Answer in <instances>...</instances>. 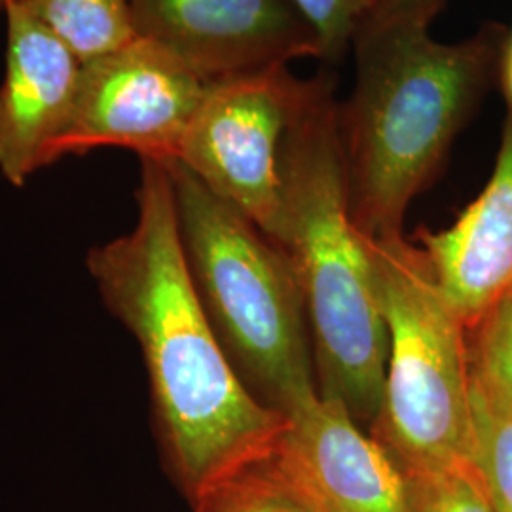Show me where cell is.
Returning a JSON list of instances; mask_svg holds the SVG:
<instances>
[{
	"label": "cell",
	"instance_id": "6",
	"mask_svg": "<svg viewBox=\"0 0 512 512\" xmlns=\"http://www.w3.org/2000/svg\"><path fill=\"white\" fill-rule=\"evenodd\" d=\"M319 73L289 65L211 82L175 162L275 241L283 215V152Z\"/></svg>",
	"mask_w": 512,
	"mask_h": 512
},
{
	"label": "cell",
	"instance_id": "17",
	"mask_svg": "<svg viewBox=\"0 0 512 512\" xmlns=\"http://www.w3.org/2000/svg\"><path fill=\"white\" fill-rule=\"evenodd\" d=\"M300 14L310 21L317 33L323 63L332 67L342 61L359 27L361 19L376 4V0H293Z\"/></svg>",
	"mask_w": 512,
	"mask_h": 512
},
{
	"label": "cell",
	"instance_id": "12",
	"mask_svg": "<svg viewBox=\"0 0 512 512\" xmlns=\"http://www.w3.org/2000/svg\"><path fill=\"white\" fill-rule=\"evenodd\" d=\"M82 63L137 38L129 0H16ZM14 4V2H12Z\"/></svg>",
	"mask_w": 512,
	"mask_h": 512
},
{
	"label": "cell",
	"instance_id": "14",
	"mask_svg": "<svg viewBox=\"0 0 512 512\" xmlns=\"http://www.w3.org/2000/svg\"><path fill=\"white\" fill-rule=\"evenodd\" d=\"M473 389L512 410V285L467 329Z\"/></svg>",
	"mask_w": 512,
	"mask_h": 512
},
{
	"label": "cell",
	"instance_id": "16",
	"mask_svg": "<svg viewBox=\"0 0 512 512\" xmlns=\"http://www.w3.org/2000/svg\"><path fill=\"white\" fill-rule=\"evenodd\" d=\"M475 452L495 512H512V410L497 406L473 389Z\"/></svg>",
	"mask_w": 512,
	"mask_h": 512
},
{
	"label": "cell",
	"instance_id": "5",
	"mask_svg": "<svg viewBox=\"0 0 512 512\" xmlns=\"http://www.w3.org/2000/svg\"><path fill=\"white\" fill-rule=\"evenodd\" d=\"M389 336L384 397L370 435L404 471L473 459L467 329L420 245L368 239Z\"/></svg>",
	"mask_w": 512,
	"mask_h": 512
},
{
	"label": "cell",
	"instance_id": "7",
	"mask_svg": "<svg viewBox=\"0 0 512 512\" xmlns=\"http://www.w3.org/2000/svg\"><path fill=\"white\" fill-rule=\"evenodd\" d=\"M209 84L181 57L143 37L82 63L73 112L50 164L101 147L128 148L141 160H177Z\"/></svg>",
	"mask_w": 512,
	"mask_h": 512
},
{
	"label": "cell",
	"instance_id": "8",
	"mask_svg": "<svg viewBox=\"0 0 512 512\" xmlns=\"http://www.w3.org/2000/svg\"><path fill=\"white\" fill-rule=\"evenodd\" d=\"M137 37L181 57L205 80L296 59H323L310 21L293 0H129Z\"/></svg>",
	"mask_w": 512,
	"mask_h": 512
},
{
	"label": "cell",
	"instance_id": "18",
	"mask_svg": "<svg viewBox=\"0 0 512 512\" xmlns=\"http://www.w3.org/2000/svg\"><path fill=\"white\" fill-rule=\"evenodd\" d=\"M497 82L507 103V114L512 116V29H507V35L501 46L499 54V67H497Z\"/></svg>",
	"mask_w": 512,
	"mask_h": 512
},
{
	"label": "cell",
	"instance_id": "19",
	"mask_svg": "<svg viewBox=\"0 0 512 512\" xmlns=\"http://www.w3.org/2000/svg\"><path fill=\"white\" fill-rule=\"evenodd\" d=\"M12 2H16V0H0V8H2V10H6Z\"/></svg>",
	"mask_w": 512,
	"mask_h": 512
},
{
	"label": "cell",
	"instance_id": "9",
	"mask_svg": "<svg viewBox=\"0 0 512 512\" xmlns=\"http://www.w3.org/2000/svg\"><path fill=\"white\" fill-rule=\"evenodd\" d=\"M272 454L315 512H406L401 463L338 399L319 395L287 416Z\"/></svg>",
	"mask_w": 512,
	"mask_h": 512
},
{
	"label": "cell",
	"instance_id": "10",
	"mask_svg": "<svg viewBox=\"0 0 512 512\" xmlns=\"http://www.w3.org/2000/svg\"><path fill=\"white\" fill-rule=\"evenodd\" d=\"M6 73L0 86V175L14 186L50 165L67 128L82 61L18 2L6 10Z\"/></svg>",
	"mask_w": 512,
	"mask_h": 512
},
{
	"label": "cell",
	"instance_id": "15",
	"mask_svg": "<svg viewBox=\"0 0 512 512\" xmlns=\"http://www.w3.org/2000/svg\"><path fill=\"white\" fill-rule=\"evenodd\" d=\"M404 473L406 512H495L473 459Z\"/></svg>",
	"mask_w": 512,
	"mask_h": 512
},
{
	"label": "cell",
	"instance_id": "4",
	"mask_svg": "<svg viewBox=\"0 0 512 512\" xmlns=\"http://www.w3.org/2000/svg\"><path fill=\"white\" fill-rule=\"evenodd\" d=\"M164 164L188 272L220 346L258 403L291 416L319 397L308 311L291 260L183 164Z\"/></svg>",
	"mask_w": 512,
	"mask_h": 512
},
{
	"label": "cell",
	"instance_id": "13",
	"mask_svg": "<svg viewBox=\"0 0 512 512\" xmlns=\"http://www.w3.org/2000/svg\"><path fill=\"white\" fill-rule=\"evenodd\" d=\"M190 505L194 512H315L281 471L272 448L211 482Z\"/></svg>",
	"mask_w": 512,
	"mask_h": 512
},
{
	"label": "cell",
	"instance_id": "2",
	"mask_svg": "<svg viewBox=\"0 0 512 512\" xmlns=\"http://www.w3.org/2000/svg\"><path fill=\"white\" fill-rule=\"evenodd\" d=\"M446 0H376L349 50L355 82L338 103L349 213L368 239L403 236L410 203L497 82L507 27L461 42L431 35Z\"/></svg>",
	"mask_w": 512,
	"mask_h": 512
},
{
	"label": "cell",
	"instance_id": "11",
	"mask_svg": "<svg viewBox=\"0 0 512 512\" xmlns=\"http://www.w3.org/2000/svg\"><path fill=\"white\" fill-rule=\"evenodd\" d=\"M421 251L442 293L469 329L512 285V116L507 114L494 173L458 220L440 230H421Z\"/></svg>",
	"mask_w": 512,
	"mask_h": 512
},
{
	"label": "cell",
	"instance_id": "3",
	"mask_svg": "<svg viewBox=\"0 0 512 512\" xmlns=\"http://www.w3.org/2000/svg\"><path fill=\"white\" fill-rule=\"evenodd\" d=\"M336 76L319 86L283 152V215L275 243L291 260L308 311L319 395L359 425L382 406L389 336L370 241L351 220Z\"/></svg>",
	"mask_w": 512,
	"mask_h": 512
},
{
	"label": "cell",
	"instance_id": "1",
	"mask_svg": "<svg viewBox=\"0 0 512 512\" xmlns=\"http://www.w3.org/2000/svg\"><path fill=\"white\" fill-rule=\"evenodd\" d=\"M141 162L135 226L93 247L86 266L105 308L141 348L165 465L192 501L268 452L287 416L239 380L188 272L169 171L160 160Z\"/></svg>",
	"mask_w": 512,
	"mask_h": 512
}]
</instances>
